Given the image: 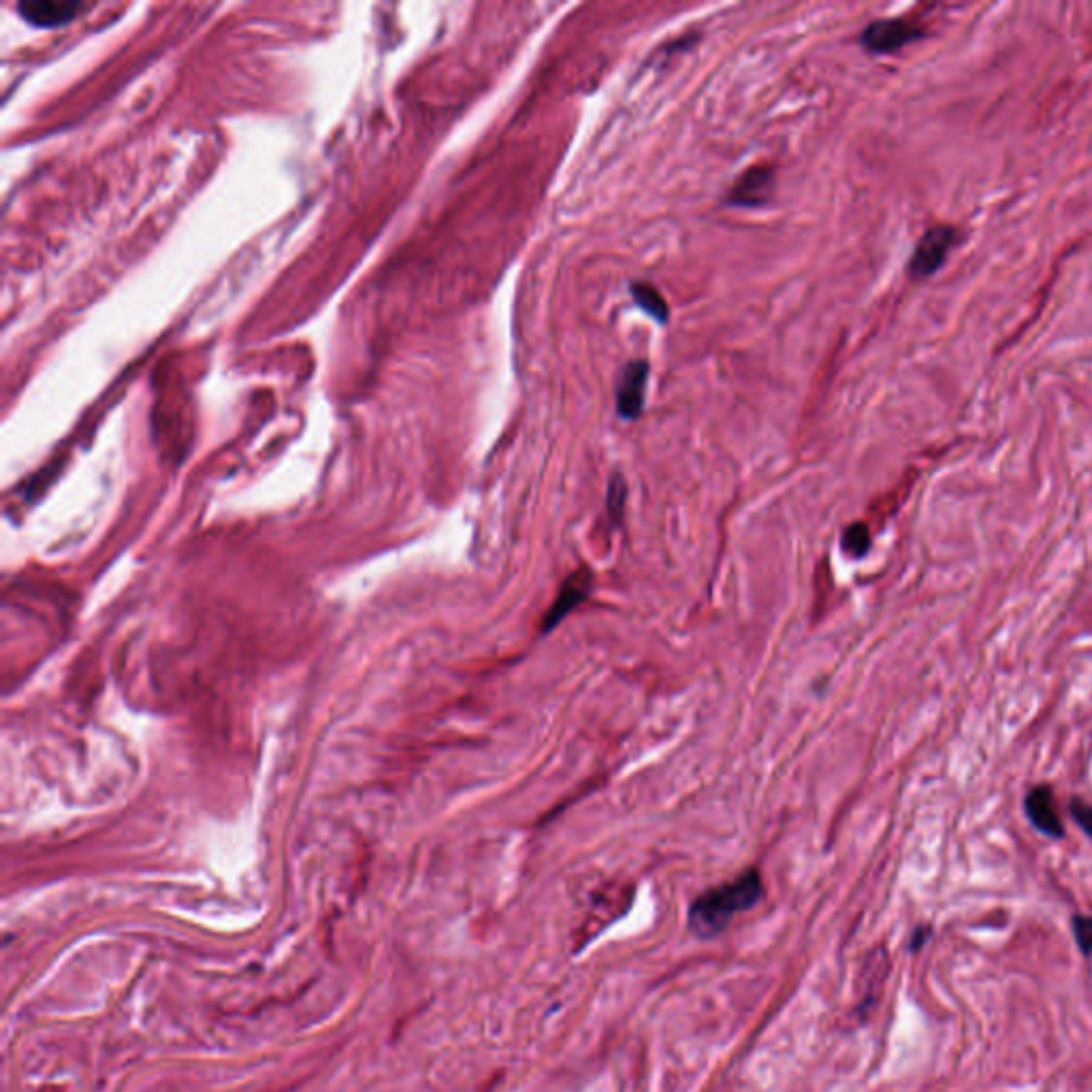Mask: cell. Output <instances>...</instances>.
I'll return each instance as SVG.
<instances>
[{
  "instance_id": "obj_1",
  "label": "cell",
  "mask_w": 1092,
  "mask_h": 1092,
  "mask_svg": "<svg viewBox=\"0 0 1092 1092\" xmlns=\"http://www.w3.org/2000/svg\"><path fill=\"white\" fill-rule=\"evenodd\" d=\"M764 895L762 875L755 869L740 872L732 881L709 888L689 907V930L700 939L719 935L732 918L759 903Z\"/></svg>"
},
{
  "instance_id": "obj_2",
  "label": "cell",
  "mask_w": 1092,
  "mask_h": 1092,
  "mask_svg": "<svg viewBox=\"0 0 1092 1092\" xmlns=\"http://www.w3.org/2000/svg\"><path fill=\"white\" fill-rule=\"evenodd\" d=\"M956 244V229L949 224H939L926 231L916 245L909 261V273L914 278H928L945 263V256Z\"/></svg>"
},
{
  "instance_id": "obj_3",
  "label": "cell",
  "mask_w": 1092,
  "mask_h": 1092,
  "mask_svg": "<svg viewBox=\"0 0 1092 1092\" xmlns=\"http://www.w3.org/2000/svg\"><path fill=\"white\" fill-rule=\"evenodd\" d=\"M919 36H924V28L918 22L905 20V17H895V20H879L867 26L860 41L869 52L890 54L918 41Z\"/></svg>"
},
{
  "instance_id": "obj_4",
  "label": "cell",
  "mask_w": 1092,
  "mask_h": 1092,
  "mask_svg": "<svg viewBox=\"0 0 1092 1092\" xmlns=\"http://www.w3.org/2000/svg\"><path fill=\"white\" fill-rule=\"evenodd\" d=\"M649 363L647 360H632L623 367L616 384V412L625 421H636L642 414L644 391H647Z\"/></svg>"
},
{
  "instance_id": "obj_5",
  "label": "cell",
  "mask_w": 1092,
  "mask_h": 1092,
  "mask_svg": "<svg viewBox=\"0 0 1092 1092\" xmlns=\"http://www.w3.org/2000/svg\"><path fill=\"white\" fill-rule=\"evenodd\" d=\"M592 585H593L592 569H581V572L569 574L568 581L562 585V589H559L555 602L550 604V609L543 616V623H540L543 634L555 630L578 604L585 602V597L592 593Z\"/></svg>"
},
{
  "instance_id": "obj_6",
  "label": "cell",
  "mask_w": 1092,
  "mask_h": 1092,
  "mask_svg": "<svg viewBox=\"0 0 1092 1092\" xmlns=\"http://www.w3.org/2000/svg\"><path fill=\"white\" fill-rule=\"evenodd\" d=\"M773 184H775L773 169L752 167L736 179V184L732 186V190H730V195H728V203L738 205V207L762 205L768 201V198H771Z\"/></svg>"
},
{
  "instance_id": "obj_7",
  "label": "cell",
  "mask_w": 1092,
  "mask_h": 1092,
  "mask_svg": "<svg viewBox=\"0 0 1092 1092\" xmlns=\"http://www.w3.org/2000/svg\"><path fill=\"white\" fill-rule=\"evenodd\" d=\"M1024 809H1027L1031 824L1039 832L1048 834L1052 839H1060L1062 834H1065V830H1062V822L1057 813V806H1054V794L1048 785H1039L1031 790V794L1027 796V802H1024Z\"/></svg>"
},
{
  "instance_id": "obj_8",
  "label": "cell",
  "mask_w": 1092,
  "mask_h": 1092,
  "mask_svg": "<svg viewBox=\"0 0 1092 1092\" xmlns=\"http://www.w3.org/2000/svg\"><path fill=\"white\" fill-rule=\"evenodd\" d=\"M80 9L81 3H73V0H26V3H20L24 20L41 28L71 22Z\"/></svg>"
},
{
  "instance_id": "obj_9",
  "label": "cell",
  "mask_w": 1092,
  "mask_h": 1092,
  "mask_svg": "<svg viewBox=\"0 0 1092 1092\" xmlns=\"http://www.w3.org/2000/svg\"><path fill=\"white\" fill-rule=\"evenodd\" d=\"M632 297L636 301V306H639L642 312H647V314L662 322V325H666L668 318H670V310H668V303L666 299L662 297V292L653 287L649 282H632Z\"/></svg>"
},
{
  "instance_id": "obj_10",
  "label": "cell",
  "mask_w": 1092,
  "mask_h": 1092,
  "mask_svg": "<svg viewBox=\"0 0 1092 1092\" xmlns=\"http://www.w3.org/2000/svg\"><path fill=\"white\" fill-rule=\"evenodd\" d=\"M843 548L851 557H864L871 548V534L864 523H853L843 531Z\"/></svg>"
},
{
  "instance_id": "obj_11",
  "label": "cell",
  "mask_w": 1092,
  "mask_h": 1092,
  "mask_svg": "<svg viewBox=\"0 0 1092 1092\" xmlns=\"http://www.w3.org/2000/svg\"><path fill=\"white\" fill-rule=\"evenodd\" d=\"M625 493H628L625 480L619 476V474H615V476L611 478V484H609V500H606L613 521L621 519V512L625 508Z\"/></svg>"
},
{
  "instance_id": "obj_12",
  "label": "cell",
  "mask_w": 1092,
  "mask_h": 1092,
  "mask_svg": "<svg viewBox=\"0 0 1092 1092\" xmlns=\"http://www.w3.org/2000/svg\"><path fill=\"white\" fill-rule=\"evenodd\" d=\"M1071 815L1078 825L1092 839V806L1084 801H1071Z\"/></svg>"
},
{
  "instance_id": "obj_13",
  "label": "cell",
  "mask_w": 1092,
  "mask_h": 1092,
  "mask_svg": "<svg viewBox=\"0 0 1092 1092\" xmlns=\"http://www.w3.org/2000/svg\"><path fill=\"white\" fill-rule=\"evenodd\" d=\"M1073 933L1080 947L1084 952H1092V918H1076L1073 919Z\"/></svg>"
}]
</instances>
